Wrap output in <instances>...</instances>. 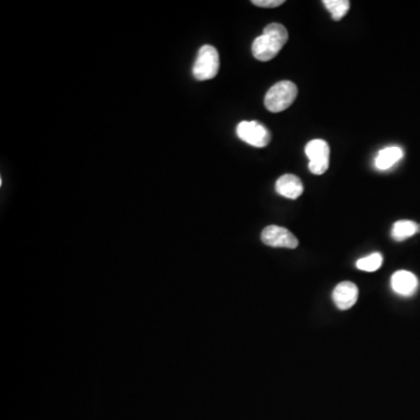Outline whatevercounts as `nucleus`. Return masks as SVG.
<instances>
[{
  "mask_svg": "<svg viewBox=\"0 0 420 420\" xmlns=\"http://www.w3.org/2000/svg\"><path fill=\"white\" fill-rule=\"evenodd\" d=\"M236 134L242 142L247 143L254 147H265L269 145L271 139L270 132L267 127L256 121L240 122L237 125Z\"/></svg>",
  "mask_w": 420,
  "mask_h": 420,
  "instance_id": "5",
  "label": "nucleus"
},
{
  "mask_svg": "<svg viewBox=\"0 0 420 420\" xmlns=\"http://www.w3.org/2000/svg\"><path fill=\"white\" fill-rule=\"evenodd\" d=\"M298 95V88L291 81H280L267 91L264 99L267 109L271 112H282L290 108Z\"/></svg>",
  "mask_w": 420,
  "mask_h": 420,
  "instance_id": "2",
  "label": "nucleus"
},
{
  "mask_svg": "<svg viewBox=\"0 0 420 420\" xmlns=\"http://www.w3.org/2000/svg\"><path fill=\"white\" fill-rule=\"evenodd\" d=\"M418 232H419V225L415 223L413 221H397L396 223L393 225L391 236H393V240H404L408 237L416 235Z\"/></svg>",
  "mask_w": 420,
  "mask_h": 420,
  "instance_id": "11",
  "label": "nucleus"
},
{
  "mask_svg": "<svg viewBox=\"0 0 420 420\" xmlns=\"http://www.w3.org/2000/svg\"><path fill=\"white\" fill-rule=\"evenodd\" d=\"M358 298V288L350 282H343L335 287L333 292V300L338 308L347 310L356 304Z\"/></svg>",
  "mask_w": 420,
  "mask_h": 420,
  "instance_id": "8",
  "label": "nucleus"
},
{
  "mask_svg": "<svg viewBox=\"0 0 420 420\" xmlns=\"http://www.w3.org/2000/svg\"><path fill=\"white\" fill-rule=\"evenodd\" d=\"M403 158V149L398 146H390L382 149L375 159V166L381 171L391 169L396 162Z\"/></svg>",
  "mask_w": 420,
  "mask_h": 420,
  "instance_id": "10",
  "label": "nucleus"
},
{
  "mask_svg": "<svg viewBox=\"0 0 420 420\" xmlns=\"http://www.w3.org/2000/svg\"><path fill=\"white\" fill-rule=\"evenodd\" d=\"M382 263H383V256L378 252H375V254L358 260L356 262V267L362 271L373 272L377 271L382 267Z\"/></svg>",
  "mask_w": 420,
  "mask_h": 420,
  "instance_id": "13",
  "label": "nucleus"
},
{
  "mask_svg": "<svg viewBox=\"0 0 420 420\" xmlns=\"http://www.w3.org/2000/svg\"><path fill=\"white\" fill-rule=\"evenodd\" d=\"M260 237L269 247L295 249L299 245L298 238L288 229L278 225H269L262 232Z\"/></svg>",
  "mask_w": 420,
  "mask_h": 420,
  "instance_id": "6",
  "label": "nucleus"
},
{
  "mask_svg": "<svg viewBox=\"0 0 420 420\" xmlns=\"http://www.w3.org/2000/svg\"><path fill=\"white\" fill-rule=\"evenodd\" d=\"M252 4L258 8H273L284 4V0H252Z\"/></svg>",
  "mask_w": 420,
  "mask_h": 420,
  "instance_id": "14",
  "label": "nucleus"
},
{
  "mask_svg": "<svg viewBox=\"0 0 420 420\" xmlns=\"http://www.w3.org/2000/svg\"><path fill=\"white\" fill-rule=\"evenodd\" d=\"M418 278L413 275L412 272L397 271L391 277V287L393 292L403 297H411L418 290Z\"/></svg>",
  "mask_w": 420,
  "mask_h": 420,
  "instance_id": "7",
  "label": "nucleus"
},
{
  "mask_svg": "<svg viewBox=\"0 0 420 420\" xmlns=\"http://www.w3.org/2000/svg\"><path fill=\"white\" fill-rule=\"evenodd\" d=\"M288 33L283 25L272 23L264 28L263 34L256 38L252 44V55L262 62L275 59L286 45Z\"/></svg>",
  "mask_w": 420,
  "mask_h": 420,
  "instance_id": "1",
  "label": "nucleus"
},
{
  "mask_svg": "<svg viewBox=\"0 0 420 420\" xmlns=\"http://www.w3.org/2000/svg\"><path fill=\"white\" fill-rule=\"evenodd\" d=\"M275 190L282 197L295 200L303 194L304 185L297 175L285 174L283 177H279L275 182Z\"/></svg>",
  "mask_w": 420,
  "mask_h": 420,
  "instance_id": "9",
  "label": "nucleus"
},
{
  "mask_svg": "<svg viewBox=\"0 0 420 420\" xmlns=\"http://www.w3.org/2000/svg\"><path fill=\"white\" fill-rule=\"evenodd\" d=\"M323 5L335 21L343 19L350 8L348 0H325Z\"/></svg>",
  "mask_w": 420,
  "mask_h": 420,
  "instance_id": "12",
  "label": "nucleus"
},
{
  "mask_svg": "<svg viewBox=\"0 0 420 420\" xmlns=\"http://www.w3.org/2000/svg\"><path fill=\"white\" fill-rule=\"evenodd\" d=\"M305 153L310 159L308 169L315 175L326 173L330 167V146L322 139H314L307 144Z\"/></svg>",
  "mask_w": 420,
  "mask_h": 420,
  "instance_id": "4",
  "label": "nucleus"
},
{
  "mask_svg": "<svg viewBox=\"0 0 420 420\" xmlns=\"http://www.w3.org/2000/svg\"><path fill=\"white\" fill-rule=\"evenodd\" d=\"M220 71V56L217 48L204 45L197 53V60L193 66V75L197 81H207L217 76Z\"/></svg>",
  "mask_w": 420,
  "mask_h": 420,
  "instance_id": "3",
  "label": "nucleus"
}]
</instances>
